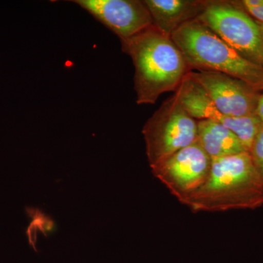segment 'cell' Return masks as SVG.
Instances as JSON below:
<instances>
[{
  "instance_id": "cell-10",
  "label": "cell",
  "mask_w": 263,
  "mask_h": 263,
  "mask_svg": "<svg viewBox=\"0 0 263 263\" xmlns=\"http://www.w3.org/2000/svg\"><path fill=\"white\" fill-rule=\"evenodd\" d=\"M210 0H143L153 25L171 36L183 24L197 19Z\"/></svg>"
},
{
  "instance_id": "cell-2",
  "label": "cell",
  "mask_w": 263,
  "mask_h": 263,
  "mask_svg": "<svg viewBox=\"0 0 263 263\" xmlns=\"http://www.w3.org/2000/svg\"><path fill=\"white\" fill-rule=\"evenodd\" d=\"M185 205L194 212L262 206L263 180L249 152L212 159L206 181Z\"/></svg>"
},
{
  "instance_id": "cell-12",
  "label": "cell",
  "mask_w": 263,
  "mask_h": 263,
  "mask_svg": "<svg viewBox=\"0 0 263 263\" xmlns=\"http://www.w3.org/2000/svg\"><path fill=\"white\" fill-rule=\"evenodd\" d=\"M27 212L29 216L32 218V222L27 230L29 243L32 246L34 250L36 249V241H37V231L40 230L44 235H47L48 233L53 231L55 224L51 218L48 217L46 214H43L41 211L38 209H27Z\"/></svg>"
},
{
  "instance_id": "cell-13",
  "label": "cell",
  "mask_w": 263,
  "mask_h": 263,
  "mask_svg": "<svg viewBox=\"0 0 263 263\" xmlns=\"http://www.w3.org/2000/svg\"><path fill=\"white\" fill-rule=\"evenodd\" d=\"M249 153L255 168L263 180V124L254 138Z\"/></svg>"
},
{
  "instance_id": "cell-3",
  "label": "cell",
  "mask_w": 263,
  "mask_h": 263,
  "mask_svg": "<svg viewBox=\"0 0 263 263\" xmlns=\"http://www.w3.org/2000/svg\"><path fill=\"white\" fill-rule=\"evenodd\" d=\"M171 38L190 70L221 72L263 91L262 67L242 57L198 19L183 24Z\"/></svg>"
},
{
  "instance_id": "cell-16",
  "label": "cell",
  "mask_w": 263,
  "mask_h": 263,
  "mask_svg": "<svg viewBox=\"0 0 263 263\" xmlns=\"http://www.w3.org/2000/svg\"><path fill=\"white\" fill-rule=\"evenodd\" d=\"M256 22H257V21H256ZM257 22V24H258L259 29H260L261 33H262V37H263V24L259 23V22Z\"/></svg>"
},
{
  "instance_id": "cell-8",
  "label": "cell",
  "mask_w": 263,
  "mask_h": 263,
  "mask_svg": "<svg viewBox=\"0 0 263 263\" xmlns=\"http://www.w3.org/2000/svg\"><path fill=\"white\" fill-rule=\"evenodd\" d=\"M190 76L201 86L221 114L231 117L255 116L257 100L262 91L221 72L191 71Z\"/></svg>"
},
{
  "instance_id": "cell-5",
  "label": "cell",
  "mask_w": 263,
  "mask_h": 263,
  "mask_svg": "<svg viewBox=\"0 0 263 263\" xmlns=\"http://www.w3.org/2000/svg\"><path fill=\"white\" fill-rule=\"evenodd\" d=\"M197 19L242 57L263 68L262 33L239 1L210 0Z\"/></svg>"
},
{
  "instance_id": "cell-9",
  "label": "cell",
  "mask_w": 263,
  "mask_h": 263,
  "mask_svg": "<svg viewBox=\"0 0 263 263\" xmlns=\"http://www.w3.org/2000/svg\"><path fill=\"white\" fill-rule=\"evenodd\" d=\"M101 22L120 40L133 37L153 25L143 1L76 0L72 1Z\"/></svg>"
},
{
  "instance_id": "cell-7",
  "label": "cell",
  "mask_w": 263,
  "mask_h": 263,
  "mask_svg": "<svg viewBox=\"0 0 263 263\" xmlns=\"http://www.w3.org/2000/svg\"><path fill=\"white\" fill-rule=\"evenodd\" d=\"M179 103L195 120H212L220 123L238 137L249 152L254 138L263 123L256 116L231 117L221 114L201 86L194 81L190 72L175 91Z\"/></svg>"
},
{
  "instance_id": "cell-15",
  "label": "cell",
  "mask_w": 263,
  "mask_h": 263,
  "mask_svg": "<svg viewBox=\"0 0 263 263\" xmlns=\"http://www.w3.org/2000/svg\"><path fill=\"white\" fill-rule=\"evenodd\" d=\"M255 116L263 123V91L259 94L256 108Z\"/></svg>"
},
{
  "instance_id": "cell-1",
  "label": "cell",
  "mask_w": 263,
  "mask_h": 263,
  "mask_svg": "<svg viewBox=\"0 0 263 263\" xmlns=\"http://www.w3.org/2000/svg\"><path fill=\"white\" fill-rule=\"evenodd\" d=\"M120 41L134 65L138 105L155 104L164 93L176 91L192 71L171 36L154 25Z\"/></svg>"
},
{
  "instance_id": "cell-14",
  "label": "cell",
  "mask_w": 263,
  "mask_h": 263,
  "mask_svg": "<svg viewBox=\"0 0 263 263\" xmlns=\"http://www.w3.org/2000/svg\"><path fill=\"white\" fill-rule=\"evenodd\" d=\"M242 8L254 20L263 24V0L239 1Z\"/></svg>"
},
{
  "instance_id": "cell-6",
  "label": "cell",
  "mask_w": 263,
  "mask_h": 263,
  "mask_svg": "<svg viewBox=\"0 0 263 263\" xmlns=\"http://www.w3.org/2000/svg\"><path fill=\"white\" fill-rule=\"evenodd\" d=\"M211 166L212 159L197 141L171 155L152 172L185 205L206 181Z\"/></svg>"
},
{
  "instance_id": "cell-11",
  "label": "cell",
  "mask_w": 263,
  "mask_h": 263,
  "mask_svg": "<svg viewBox=\"0 0 263 263\" xmlns=\"http://www.w3.org/2000/svg\"><path fill=\"white\" fill-rule=\"evenodd\" d=\"M197 141L211 159L247 152L233 132L220 123L208 119L197 121Z\"/></svg>"
},
{
  "instance_id": "cell-4",
  "label": "cell",
  "mask_w": 263,
  "mask_h": 263,
  "mask_svg": "<svg viewBox=\"0 0 263 263\" xmlns=\"http://www.w3.org/2000/svg\"><path fill=\"white\" fill-rule=\"evenodd\" d=\"M151 168L197 141V121L186 111L176 95L167 99L143 128Z\"/></svg>"
}]
</instances>
